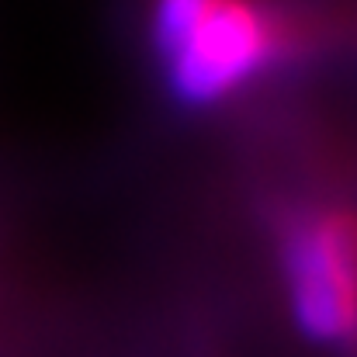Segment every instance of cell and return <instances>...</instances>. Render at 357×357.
Segmentation results:
<instances>
[{"label": "cell", "instance_id": "2", "mask_svg": "<svg viewBox=\"0 0 357 357\" xmlns=\"http://www.w3.org/2000/svg\"><path fill=\"white\" fill-rule=\"evenodd\" d=\"M271 35L246 0H219L170 56V84L188 105H212L267 59Z\"/></svg>", "mask_w": 357, "mask_h": 357}, {"label": "cell", "instance_id": "1", "mask_svg": "<svg viewBox=\"0 0 357 357\" xmlns=\"http://www.w3.org/2000/svg\"><path fill=\"white\" fill-rule=\"evenodd\" d=\"M291 312L319 344L357 340V219L326 212L302 222L284 250Z\"/></svg>", "mask_w": 357, "mask_h": 357}, {"label": "cell", "instance_id": "3", "mask_svg": "<svg viewBox=\"0 0 357 357\" xmlns=\"http://www.w3.org/2000/svg\"><path fill=\"white\" fill-rule=\"evenodd\" d=\"M219 0H156V10H153V38H156V49L170 59L184 38L208 17V10L215 7Z\"/></svg>", "mask_w": 357, "mask_h": 357}]
</instances>
